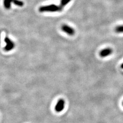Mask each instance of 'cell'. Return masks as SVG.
<instances>
[{
	"mask_svg": "<svg viewBox=\"0 0 123 123\" xmlns=\"http://www.w3.org/2000/svg\"><path fill=\"white\" fill-rule=\"evenodd\" d=\"M71 1V0H61L60 6L62 8H63L65 6H66Z\"/></svg>",
	"mask_w": 123,
	"mask_h": 123,
	"instance_id": "cell-8",
	"label": "cell"
},
{
	"mask_svg": "<svg viewBox=\"0 0 123 123\" xmlns=\"http://www.w3.org/2000/svg\"><path fill=\"white\" fill-rule=\"evenodd\" d=\"M4 41L6 43L5 47L4 48V50L6 51H10L14 48L15 47V44L14 42L10 40L9 37H6L5 38Z\"/></svg>",
	"mask_w": 123,
	"mask_h": 123,
	"instance_id": "cell-2",
	"label": "cell"
},
{
	"mask_svg": "<svg viewBox=\"0 0 123 123\" xmlns=\"http://www.w3.org/2000/svg\"><path fill=\"white\" fill-rule=\"evenodd\" d=\"M61 30L69 36H74L75 32L74 29L66 24H63L61 26Z\"/></svg>",
	"mask_w": 123,
	"mask_h": 123,
	"instance_id": "cell-3",
	"label": "cell"
},
{
	"mask_svg": "<svg viewBox=\"0 0 123 123\" xmlns=\"http://www.w3.org/2000/svg\"></svg>",
	"mask_w": 123,
	"mask_h": 123,
	"instance_id": "cell-11",
	"label": "cell"
},
{
	"mask_svg": "<svg viewBox=\"0 0 123 123\" xmlns=\"http://www.w3.org/2000/svg\"><path fill=\"white\" fill-rule=\"evenodd\" d=\"M63 10V8H62L60 6H57L55 4H50L49 5H46L41 6L39 8L40 12H58V11H61Z\"/></svg>",
	"mask_w": 123,
	"mask_h": 123,
	"instance_id": "cell-1",
	"label": "cell"
},
{
	"mask_svg": "<svg viewBox=\"0 0 123 123\" xmlns=\"http://www.w3.org/2000/svg\"><path fill=\"white\" fill-rule=\"evenodd\" d=\"M11 3H13L14 5L19 7H23L24 6V2L20 0H11Z\"/></svg>",
	"mask_w": 123,
	"mask_h": 123,
	"instance_id": "cell-6",
	"label": "cell"
},
{
	"mask_svg": "<svg viewBox=\"0 0 123 123\" xmlns=\"http://www.w3.org/2000/svg\"><path fill=\"white\" fill-rule=\"evenodd\" d=\"M115 31L117 33H123V25H120L116 27L115 28Z\"/></svg>",
	"mask_w": 123,
	"mask_h": 123,
	"instance_id": "cell-9",
	"label": "cell"
},
{
	"mask_svg": "<svg viewBox=\"0 0 123 123\" xmlns=\"http://www.w3.org/2000/svg\"><path fill=\"white\" fill-rule=\"evenodd\" d=\"M121 68L123 69V63L121 65Z\"/></svg>",
	"mask_w": 123,
	"mask_h": 123,
	"instance_id": "cell-10",
	"label": "cell"
},
{
	"mask_svg": "<svg viewBox=\"0 0 123 123\" xmlns=\"http://www.w3.org/2000/svg\"><path fill=\"white\" fill-rule=\"evenodd\" d=\"M65 102L63 99H60L55 106V110L57 112H61L65 108Z\"/></svg>",
	"mask_w": 123,
	"mask_h": 123,
	"instance_id": "cell-4",
	"label": "cell"
},
{
	"mask_svg": "<svg viewBox=\"0 0 123 123\" xmlns=\"http://www.w3.org/2000/svg\"><path fill=\"white\" fill-rule=\"evenodd\" d=\"M113 50L110 48H106L102 49L99 52V56L102 57H105L111 55L112 53Z\"/></svg>",
	"mask_w": 123,
	"mask_h": 123,
	"instance_id": "cell-5",
	"label": "cell"
},
{
	"mask_svg": "<svg viewBox=\"0 0 123 123\" xmlns=\"http://www.w3.org/2000/svg\"><path fill=\"white\" fill-rule=\"evenodd\" d=\"M4 6L7 9H9L11 7V0H4Z\"/></svg>",
	"mask_w": 123,
	"mask_h": 123,
	"instance_id": "cell-7",
	"label": "cell"
}]
</instances>
